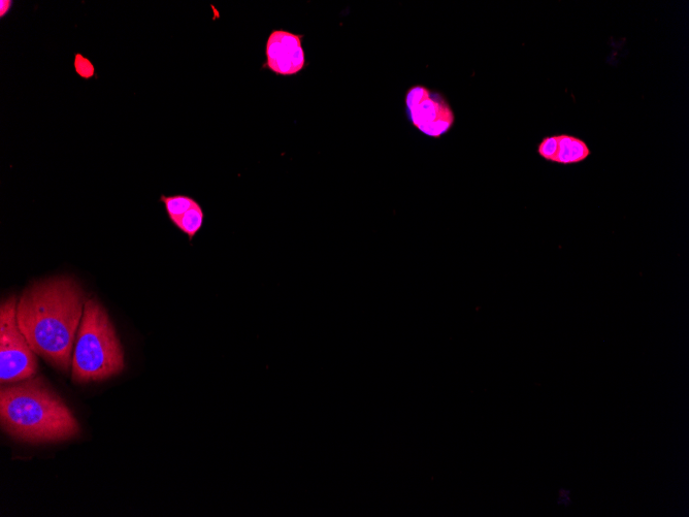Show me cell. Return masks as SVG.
Returning <instances> with one entry per match:
<instances>
[{
    "label": "cell",
    "mask_w": 689,
    "mask_h": 517,
    "mask_svg": "<svg viewBox=\"0 0 689 517\" xmlns=\"http://www.w3.org/2000/svg\"><path fill=\"white\" fill-rule=\"evenodd\" d=\"M86 296L70 277H53L30 285L17 306L19 327L32 350L68 374L73 366L77 335Z\"/></svg>",
    "instance_id": "obj_1"
},
{
    "label": "cell",
    "mask_w": 689,
    "mask_h": 517,
    "mask_svg": "<svg viewBox=\"0 0 689 517\" xmlns=\"http://www.w3.org/2000/svg\"><path fill=\"white\" fill-rule=\"evenodd\" d=\"M0 422L12 438L31 444L77 438L81 428L71 409L41 377L3 385Z\"/></svg>",
    "instance_id": "obj_2"
},
{
    "label": "cell",
    "mask_w": 689,
    "mask_h": 517,
    "mask_svg": "<svg viewBox=\"0 0 689 517\" xmlns=\"http://www.w3.org/2000/svg\"><path fill=\"white\" fill-rule=\"evenodd\" d=\"M124 368V350L109 314L100 302L88 299L74 349L73 381L85 384L108 380Z\"/></svg>",
    "instance_id": "obj_3"
},
{
    "label": "cell",
    "mask_w": 689,
    "mask_h": 517,
    "mask_svg": "<svg viewBox=\"0 0 689 517\" xmlns=\"http://www.w3.org/2000/svg\"><path fill=\"white\" fill-rule=\"evenodd\" d=\"M18 300L11 297L0 307V381L3 385L35 377L37 354L22 333L17 319Z\"/></svg>",
    "instance_id": "obj_4"
},
{
    "label": "cell",
    "mask_w": 689,
    "mask_h": 517,
    "mask_svg": "<svg viewBox=\"0 0 689 517\" xmlns=\"http://www.w3.org/2000/svg\"><path fill=\"white\" fill-rule=\"evenodd\" d=\"M405 103L409 122L426 137L441 139L454 126V111L446 96L437 90L414 85L408 89Z\"/></svg>",
    "instance_id": "obj_5"
},
{
    "label": "cell",
    "mask_w": 689,
    "mask_h": 517,
    "mask_svg": "<svg viewBox=\"0 0 689 517\" xmlns=\"http://www.w3.org/2000/svg\"><path fill=\"white\" fill-rule=\"evenodd\" d=\"M304 39V35L274 29L266 43V61L261 69L281 77H292L302 73L308 66Z\"/></svg>",
    "instance_id": "obj_6"
},
{
    "label": "cell",
    "mask_w": 689,
    "mask_h": 517,
    "mask_svg": "<svg viewBox=\"0 0 689 517\" xmlns=\"http://www.w3.org/2000/svg\"><path fill=\"white\" fill-rule=\"evenodd\" d=\"M592 155L586 142L571 135H557V150L553 164L573 166L583 163Z\"/></svg>",
    "instance_id": "obj_7"
},
{
    "label": "cell",
    "mask_w": 689,
    "mask_h": 517,
    "mask_svg": "<svg viewBox=\"0 0 689 517\" xmlns=\"http://www.w3.org/2000/svg\"><path fill=\"white\" fill-rule=\"evenodd\" d=\"M204 222L205 212L199 202L181 216L171 220L175 228L186 235L190 242L201 232Z\"/></svg>",
    "instance_id": "obj_8"
},
{
    "label": "cell",
    "mask_w": 689,
    "mask_h": 517,
    "mask_svg": "<svg viewBox=\"0 0 689 517\" xmlns=\"http://www.w3.org/2000/svg\"><path fill=\"white\" fill-rule=\"evenodd\" d=\"M159 201L166 208L170 221L181 216L198 203V201L185 195L161 196Z\"/></svg>",
    "instance_id": "obj_9"
},
{
    "label": "cell",
    "mask_w": 689,
    "mask_h": 517,
    "mask_svg": "<svg viewBox=\"0 0 689 517\" xmlns=\"http://www.w3.org/2000/svg\"><path fill=\"white\" fill-rule=\"evenodd\" d=\"M74 69L76 74L85 81H89L96 77V70L93 62L81 53L75 55Z\"/></svg>",
    "instance_id": "obj_10"
},
{
    "label": "cell",
    "mask_w": 689,
    "mask_h": 517,
    "mask_svg": "<svg viewBox=\"0 0 689 517\" xmlns=\"http://www.w3.org/2000/svg\"><path fill=\"white\" fill-rule=\"evenodd\" d=\"M557 150V135L544 138L538 148V154L541 158L552 163Z\"/></svg>",
    "instance_id": "obj_11"
},
{
    "label": "cell",
    "mask_w": 689,
    "mask_h": 517,
    "mask_svg": "<svg viewBox=\"0 0 689 517\" xmlns=\"http://www.w3.org/2000/svg\"><path fill=\"white\" fill-rule=\"evenodd\" d=\"M14 6L13 0H2L0 2V18L4 19Z\"/></svg>",
    "instance_id": "obj_12"
}]
</instances>
